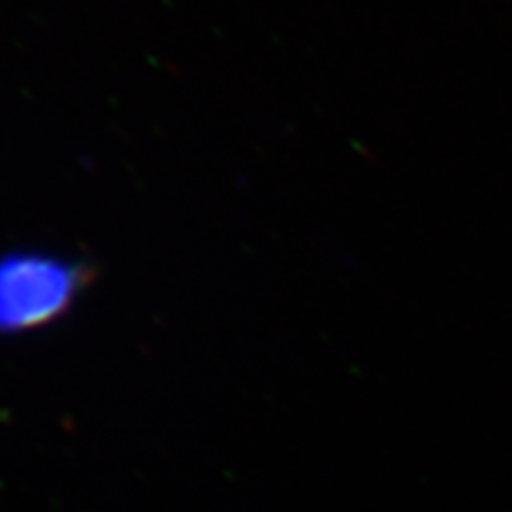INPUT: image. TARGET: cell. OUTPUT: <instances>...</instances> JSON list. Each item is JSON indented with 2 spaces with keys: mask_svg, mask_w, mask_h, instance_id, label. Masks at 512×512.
Here are the masks:
<instances>
[{
  "mask_svg": "<svg viewBox=\"0 0 512 512\" xmlns=\"http://www.w3.org/2000/svg\"><path fill=\"white\" fill-rule=\"evenodd\" d=\"M93 283V266L41 249L0 256V337L48 328L74 309Z\"/></svg>",
  "mask_w": 512,
  "mask_h": 512,
  "instance_id": "1",
  "label": "cell"
}]
</instances>
